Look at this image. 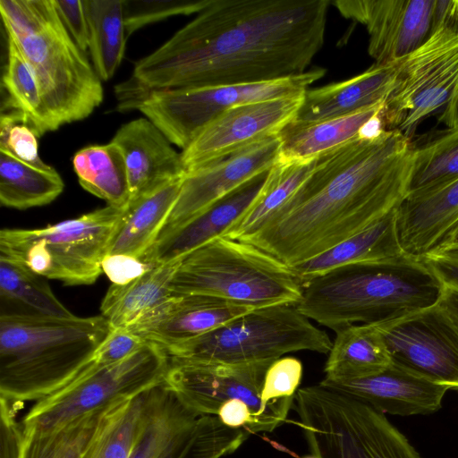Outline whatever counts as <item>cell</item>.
I'll return each instance as SVG.
<instances>
[{
    "instance_id": "6da1fadb",
    "label": "cell",
    "mask_w": 458,
    "mask_h": 458,
    "mask_svg": "<svg viewBox=\"0 0 458 458\" xmlns=\"http://www.w3.org/2000/svg\"><path fill=\"white\" fill-rule=\"evenodd\" d=\"M329 0H211L140 59L130 78L147 89L281 80L306 72L323 46Z\"/></svg>"
},
{
    "instance_id": "7a4b0ae2",
    "label": "cell",
    "mask_w": 458,
    "mask_h": 458,
    "mask_svg": "<svg viewBox=\"0 0 458 458\" xmlns=\"http://www.w3.org/2000/svg\"><path fill=\"white\" fill-rule=\"evenodd\" d=\"M412 162V141L399 130L358 138L318 157L292 197L241 241L288 266L311 259L396 209Z\"/></svg>"
},
{
    "instance_id": "3957f363",
    "label": "cell",
    "mask_w": 458,
    "mask_h": 458,
    "mask_svg": "<svg viewBox=\"0 0 458 458\" xmlns=\"http://www.w3.org/2000/svg\"><path fill=\"white\" fill-rule=\"evenodd\" d=\"M444 284L422 259L406 254L352 264L302 286L296 308L335 332L352 325L390 323L437 304Z\"/></svg>"
},
{
    "instance_id": "277c9868",
    "label": "cell",
    "mask_w": 458,
    "mask_h": 458,
    "mask_svg": "<svg viewBox=\"0 0 458 458\" xmlns=\"http://www.w3.org/2000/svg\"><path fill=\"white\" fill-rule=\"evenodd\" d=\"M112 330L102 315L2 312L0 398L16 406L63 388L92 366Z\"/></svg>"
},
{
    "instance_id": "5b68a950",
    "label": "cell",
    "mask_w": 458,
    "mask_h": 458,
    "mask_svg": "<svg viewBox=\"0 0 458 458\" xmlns=\"http://www.w3.org/2000/svg\"><path fill=\"white\" fill-rule=\"evenodd\" d=\"M7 33L31 65L54 130L90 115L102 82L63 24L54 0H0Z\"/></svg>"
},
{
    "instance_id": "8992f818",
    "label": "cell",
    "mask_w": 458,
    "mask_h": 458,
    "mask_svg": "<svg viewBox=\"0 0 458 458\" xmlns=\"http://www.w3.org/2000/svg\"><path fill=\"white\" fill-rule=\"evenodd\" d=\"M171 291L251 309L296 304L302 296V285L290 266L249 242L223 236L181 259Z\"/></svg>"
},
{
    "instance_id": "52a82bcc",
    "label": "cell",
    "mask_w": 458,
    "mask_h": 458,
    "mask_svg": "<svg viewBox=\"0 0 458 458\" xmlns=\"http://www.w3.org/2000/svg\"><path fill=\"white\" fill-rule=\"evenodd\" d=\"M326 71L314 68L272 81L201 88L147 89L131 80L115 86L117 109L138 110L172 144L186 148L225 111L244 104L303 94Z\"/></svg>"
},
{
    "instance_id": "ba28073f",
    "label": "cell",
    "mask_w": 458,
    "mask_h": 458,
    "mask_svg": "<svg viewBox=\"0 0 458 458\" xmlns=\"http://www.w3.org/2000/svg\"><path fill=\"white\" fill-rule=\"evenodd\" d=\"M293 403L318 458H421L384 413L347 394L318 384L298 389Z\"/></svg>"
},
{
    "instance_id": "9c48e42d",
    "label": "cell",
    "mask_w": 458,
    "mask_h": 458,
    "mask_svg": "<svg viewBox=\"0 0 458 458\" xmlns=\"http://www.w3.org/2000/svg\"><path fill=\"white\" fill-rule=\"evenodd\" d=\"M124 208L107 205L78 217L38 229L0 232V255L45 278L68 285L91 284L102 271Z\"/></svg>"
},
{
    "instance_id": "30bf717a",
    "label": "cell",
    "mask_w": 458,
    "mask_h": 458,
    "mask_svg": "<svg viewBox=\"0 0 458 458\" xmlns=\"http://www.w3.org/2000/svg\"><path fill=\"white\" fill-rule=\"evenodd\" d=\"M328 335L295 304L255 309L197 338L171 346L170 358L192 361L250 363L310 351L328 353Z\"/></svg>"
},
{
    "instance_id": "8fae6325",
    "label": "cell",
    "mask_w": 458,
    "mask_h": 458,
    "mask_svg": "<svg viewBox=\"0 0 458 458\" xmlns=\"http://www.w3.org/2000/svg\"><path fill=\"white\" fill-rule=\"evenodd\" d=\"M381 116L386 130H399L410 140L428 117L446 127L458 123V30L439 27L397 61Z\"/></svg>"
},
{
    "instance_id": "7c38bea8",
    "label": "cell",
    "mask_w": 458,
    "mask_h": 458,
    "mask_svg": "<svg viewBox=\"0 0 458 458\" xmlns=\"http://www.w3.org/2000/svg\"><path fill=\"white\" fill-rule=\"evenodd\" d=\"M166 351L147 342L127 359L109 366L95 362L71 383L42 398L21 420L24 431H50L85 414L134 397L164 382Z\"/></svg>"
},
{
    "instance_id": "4fadbf2b",
    "label": "cell",
    "mask_w": 458,
    "mask_h": 458,
    "mask_svg": "<svg viewBox=\"0 0 458 458\" xmlns=\"http://www.w3.org/2000/svg\"><path fill=\"white\" fill-rule=\"evenodd\" d=\"M275 360L224 363L170 358L164 383L199 415L217 416L225 403L242 401L252 412L256 433L272 432L286 421L294 400H261L266 372Z\"/></svg>"
},
{
    "instance_id": "5bb4252c",
    "label": "cell",
    "mask_w": 458,
    "mask_h": 458,
    "mask_svg": "<svg viewBox=\"0 0 458 458\" xmlns=\"http://www.w3.org/2000/svg\"><path fill=\"white\" fill-rule=\"evenodd\" d=\"M376 327L392 362L458 391V327L438 303Z\"/></svg>"
},
{
    "instance_id": "9a60e30c",
    "label": "cell",
    "mask_w": 458,
    "mask_h": 458,
    "mask_svg": "<svg viewBox=\"0 0 458 458\" xmlns=\"http://www.w3.org/2000/svg\"><path fill=\"white\" fill-rule=\"evenodd\" d=\"M304 93L240 105L225 111L181 152L185 172L277 136L296 119Z\"/></svg>"
},
{
    "instance_id": "2e32d148",
    "label": "cell",
    "mask_w": 458,
    "mask_h": 458,
    "mask_svg": "<svg viewBox=\"0 0 458 458\" xmlns=\"http://www.w3.org/2000/svg\"><path fill=\"white\" fill-rule=\"evenodd\" d=\"M332 4L344 17L366 27L368 52L377 64L403 59L432 34L435 0H336Z\"/></svg>"
},
{
    "instance_id": "e0dca14e",
    "label": "cell",
    "mask_w": 458,
    "mask_h": 458,
    "mask_svg": "<svg viewBox=\"0 0 458 458\" xmlns=\"http://www.w3.org/2000/svg\"><path fill=\"white\" fill-rule=\"evenodd\" d=\"M278 135L185 173L161 233L174 228L270 170L280 157Z\"/></svg>"
},
{
    "instance_id": "ac0fdd59",
    "label": "cell",
    "mask_w": 458,
    "mask_h": 458,
    "mask_svg": "<svg viewBox=\"0 0 458 458\" xmlns=\"http://www.w3.org/2000/svg\"><path fill=\"white\" fill-rule=\"evenodd\" d=\"M255 309L205 295H172L127 329L167 348L206 335Z\"/></svg>"
},
{
    "instance_id": "d6986e66",
    "label": "cell",
    "mask_w": 458,
    "mask_h": 458,
    "mask_svg": "<svg viewBox=\"0 0 458 458\" xmlns=\"http://www.w3.org/2000/svg\"><path fill=\"white\" fill-rule=\"evenodd\" d=\"M319 384L360 401L381 413L401 416L436 412L441 408L448 390L394 362L367 377L342 381L324 378Z\"/></svg>"
},
{
    "instance_id": "ffe728a7",
    "label": "cell",
    "mask_w": 458,
    "mask_h": 458,
    "mask_svg": "<svg viewBox=\"0 0 458 458\" xmlns=\"http://www.w3.org/2000/svg\"><path fill=\"white\" fill-rule=\"evenodd\" d=\"M267 173L242 185L185 223L161 233L140 259L150 265L181 259L207 242L223 236L257 198Z\"/></svg>"
},
{
    "instance_id": "44dd1931",
    "label": "cell",
    "mask_w": 458,
    "mask_h": 458,
    "mask_svg": "<svg viewBox=\"0 0 458 458\" xmlns=\"http://www.w3.org/2000/svg\"><path fill=\"white\" fill-rule=\"evenodd\" d=\"M111 141L118 146L125 160L130 200L186 173L181 153L146 117L123 124Z\"/></svg>"
},
{
    "instance_id": "7402d4cb",
    "label": "cell",
    "mask_w": 458,
    "mask_h": 458,
    "mask_svg": "<svg viewBox=\"0 0 458 458\" xmlns=\"http://www.w3.org/2000/svg\"><path fill=\"white\" fill-rule=\"evenodd\" d=\"M458 227V178L424 194L406 197L396 209L404 254L423 259L437 251Z\"/></svg>"
},
{
    "instance_id": "603a6c76",
    "label": "cell",
    "mask_w": 458,
    "mask_h": 458,
    "mask_svg": "<svg viewBox=\"0 0 458 458\" xmlns=\"http://www.w3.org/2000/svg\"><path fill=\"white\" fill-rule=\"evenodd\" d=\"M200 416L164 382L151 387L142 424L128 458H178Z\"/></svg>"
},
{
    "instance_id": "cb8c5ba5",
    "label": "cell",
    "mask_w": 458,
    "mask_h": 458,
    "mask_svg": "<svg viewBox=\"0 0 458 458\" xmlns=\"http://www.w3.org/2000/svg\"><path fill=\"white\" fill-rule=\"evenodd\" d=\"M397 62L375 64L349 80L307 89L294 121L310 123L350 115L384 103L391 92Z\"/></svg>"
},
{
    "instance_id": "d4e9b609",
    "label": "cell",
    "mask_w": 458,
    "mask_h": 458,
    "mask_svg": "<svg viewBox=\"0 0 458 458\" xmlns=\"http://www.w3.org/2000/svg\"><path fill=\"white\" fill-rule=\"evenodd\" d=\"M396 209L320 254L290 266L301 285L337 267L403 254L397 235Z\"/></svg>"
},
{
    "instance_id": "484cf974",
    "label": "cell",
    "mask_w": 458,
    "mask_h": 458,
    "mask_svg": "<svg viewBox=\"0 0 458 458\" xmlns=\"http://www.w3.org/2000/svg\"><path fill=\"white\" fill-rule=\"evenodd\" d=\"M183 176L129 201L107 254L140 259L147 252L158 238L176 203Z\"/></svg>"
},
{
    "instance_id": "4316f807",
    "label": "cell",
    "mask_w": 458,
    "mask_h": 458,
    "mask_svg": "<svg viewBox=\"0 0 458 458\" xmlns=\"http://www.w3.org/2000/svg\"><path fill=\"white\" fill-rule=\"evenodd\" d=\"M384 103L350 115L324 121H293L278 134L281 142L279 157L310 161L360 138L364 125L383 110Z\"/></svg>"
},
{
    "instance_id": "83f0119b",
    "label": "cell",
    "mask_w": 458,
    "mask_h": 458,
    "mask_svg": "<svg viewBox=\"0 0 458 458\" xmlns=\"http://www.w3.org/2000/svg\"><path fill=\"white\" fill-rule=\"evenodd\" d=\"M181 259L157 264L124 284H112L101 302V315L113 329L127 328L169 299Z\"/></svg>"
},
{
    "instance_id": "f1b7e54d",
    "label": "cell",
    "mask_w": 458,
    "mask_h": 458,
    "mask_svg": "<svg viewBox=\"0 0 458 458\" xmlns=\"http://www.w3.org/2000/svg\"><path fill=\"white\" fill-rule=\"evenodd\" d=\"M335 333L325 366L326 379L342 381L367 377L392 362L376 326L352 325Z\"/></svg>"
},
{
    "instance_id": "f546056e",
    "label": "cell",
    "mask_w": 458,
    "mask_h": 458,
    "mask_svg": "<svg viewBox=\"0 0 458 458\" xmlns=\"http://www.w3.org/2000/svg\"><path fill=\"white\" fill-rule=\"evenodd\" d=\"M317 159L300 161L279 157L268 171L257 198L223 237L243 240L256 233L308 178Z\"/></svg>"
},
{
    "instance_id": "4dcf8cb0",
    "label": "cell",
    "mask_w": 458,
    "mask_h": 458,
    "mask_svg": "<svg viewBox=\"0 0 458 458\" xmlns=\"http://www.w3.org/2000/svg\"><path fill=\"white\" fill-rule=\"evenodd\" d=\"M64 188L62 177L51 165H34L0 149L2 206L15 209L44 206L54 201Z\"/></svg>"
},
{
    "instance_id": "1f68e13d",
    "label": "cell",
    "mask_w": 458,
    "mask_h": 458,
    "mask_svg": "<svg viewBox=\"0 0 458 458\" xmlns=\"http://www.w3.org/2000/svg\"><path fill=\"white\" fill-rule=\"evenodd\" d=\"M72 166L81 186L108 205L125 208L130 188L124 157L114 142L78 150Z\"/></svg>"
},
{
    "instance_id": "d6a6232c",
    "label": "cell",
    "mask_w": 458,
    "mask_h": 458,
    "mask_svg": "<svg viewBox=\"0 0 458 458\" xmlns=\"http://www.w3.org/2000/svg\"><path fill=\"white\" fill-rule=\"evenodd\" d=\"M411 141L413 162L406 197L424 194L458 178V123Z\"/></svg>"
},
{
    "instance_id": "836d02e7",
    "label": "cell",
    "mask_w": 458,
    "mask_h": 458,
    "mask_svg": "<svg viewBox=\"0 0 458 458\" xmlns=\"http://www.w3.org/2000/svg\"><path fill=\"white\" fill-rule=\"evenodd\" d=\"M89 50L101 81H109L120 66L128 38L123 0H84Z\"/></svg>"
},
{
    "instance_id": "e575fe53",
    "label": "cell",
    "mask_w": 458,
    "mask_h": 458,
    "mask_svg": "<svg viewBox=\"0 0 458 458\" xmlns=\"http://www.w3.org/2000/svg\"><path fill=\"white\" fill-rule=\"evenodd\" d=\"M6 64L2 87L6 91V110L18 111L42 136L55 131L46 111L37 76L16 43L7 37Z\"/></svg>"
},
{
    "instance_id": "d590c367",
    "label": "cell",
    "mask_w": 458,
    "mask_h": 458,
    "mask_svg": "<svg viewBox=\"0 0 458 458\" xmlns=\"http://www.w3.org/2000/svg\"><path fill=\"white\" fill-rule=\"evenodd\" d=\"M148 391L107 409L81 458L129 457L142 424Z\"/></svg>"
},
{
    "instance_id": "8d00e7d4",
    "label": "cell",
    "mask_w": 458,
    "mask_h": 458,
    "mask_svg": "<svg viewBox=\"0 0 458 458\" xmlns=\"http://www.w3.org/2000/svg\"><path fill=\"white\" fill-rule=\"evenodd\" d=\"M0 296L21 304L30 313L54 317L73 314L57 299L46 278L23 264L0 255Z\"/></svg>"
},
{
    "instance_id": "74e56055",
    "label": "cell",
    "mask_w": 458,
    "mask_h": 458,
    "mask_svg": "<svg viewBox=\"0 0 458 458\" xmlns=\"http://www.w3.org/2000/svg\"><path fill=\"white\" fill-rule=\"evenodd\" d=\"M109 407L81 416L50 431L23 430L21 458H81Z\"/></svg>"
},
{
    "instance_id": "f35d334b",
    "label": "cell",
    "mask_w": 458,
    "mask_h": 458,
    "mask_svg": "<svg viewBox=\"0 0 458 458\" xmlns=\"http://www.w3.org/2000/svg\"><path fill=\"white\" fill-rule=\"evenodd\" d=\"M248 433L223 424L217 416L202 415L178 458H222L234 453L248 438Z\"/></svg>"
},
{
    "instance_id": "ab89813d",
    "label": "cell",
    "mask_w": 458,
    "mask_h": 458,
    "mask_svg": "<svg viewBox=\"0 0 458 458\" xmlns=\"http://www.w3.org/2000/svg\"><path fill=\"white\" fill-rule=\"evenodd\" d=\"M211 0H123L128 37L142 27L171 16L204 10Z\"/></svg>"
},
{
    "instance_id": "60d3db41",
    "label": "cell",
    "mask_w": 458,
    "mask_h": 458,
    "mask_svg": "<svg viewBox=\"0 0 458 458\" xmlns=\"http://www.w3.org/2000/svg\"><path fill=\"white\" fill-rule=\"evenodd\" d=\"M38 134L18 111L6 110L0 119V149L12 153L17 158L38 166L46 164L38 154Z\"/></svg>"
},
{
    "instance_id": "b9f144b4",
    "label": "cell",
    "mask_w": 458,
    "mask_h": 458,
    "mask_svg": "<svg viewBox=\"0 0 458 458\" xmlns=\"http://www.w3.org/2000/svg\"><path fill=\"white\" fill-rule=\"evenodd\" d=\"M302 377V364L294 357L276 360L267 369L261 391V400L270 403L276 400L294 397Z\"/></svg>"
},
{
    "instance_id": "7bdbcfd3",
    "label": "cell",
    "mask_w": 458,
    "mask_h": 458,
    "mask_svg": "<svg viewBox=\"0 0 458 458\" xmlns=\"http://www.w3.org/2000/svg\"><path fill=\"white\" fill-rule=\"evenodd\" d=\"M147 342L127 328L113 329L97 352L95 363L109 366L127 359Z\"/></svg>"
},
{
    "instance_id": "ee69618b",
    "label": "cell",
    "mask_w": 458,
    "mask_h": 458,
    "mask_svg": "<svg viewBox=\"0 0 458 458\" xmlns=\"http://www.w3.org/2000/svg\"><path fill=\"white\" fill-rule=\"evenodd\" d=\"M56 12L76 45L89 49V31L84 0H54Z\"/></svg>"
},
{
    "instance_id": "f6af8a7d",
    "label": "cell",
    "mask_w": 458,
    "mask_h": 458,
    "mask_svg": "<svg viewBox=\"0 0 458 458\" xmlns=\"http://www.w3.org/2000/svg\"><path fill=\"white\" fill-rule=\"evenodd\" d=\"M0 458H21L24 431L15 417V405L0 398Z\"/></svg>"
},
{
    "instance_id": "bcb514c9",
    "label": "cell",
    "mask_w": 458,
    "mask_h": 458,
    "mask_svg": "<svg viewBox=\"0 0 458 458\" xmlns=\"http://www.w3.org/2000/svg\"><path fill=\"white\" fill-rule=\"evenodd\" d=\"M154 265L124 254H106L102 261V271L114 284H124L144 274Z\"/></svg>"
},
{
    "instance_id": "7dc6e473",
    "label": "cell",
    "mask_w": 458,
    "mask_h": 458,
    "mask_svg": "<svg viewBox=\"0 0 458 458\" xmlns=\"http://www.w3.org/2000/svg\"><path fill=\"white\" fill-rule=\"evenodd\" d=\"M422 259L444 285L458 290V253L437 252Z\"/></svg>"
},
{
    "instance_id": "c3c4849f",
    "label": "cell",
    "mask_w": 458,
    "mask_h": 458,
    "mask_svg": "<svg viewBox=\"0 0 458 458\" xmlns=\"http://www.w3.org/2000/svg\"><path fill=\"white\" fill-rule=\"evenodd\" d=\"M439 27L458 30V0H435L432 32Z\"/></svg>"
},
{
    "instance_id": "681fc988",
    "label": "cell",
    "mask_w": 458,
    "mask_h": 458,
    "mask_svg": "<svg viewBox=\"0 0 458 458\" xmlns=\"http://www.w3.org/2000/svg\"><path fill=\"white\" fill-rule=\"evenodd\" d=\"M438 304L458 327V290L444 285Z\"/></svg>"
},
{
    "instance_id": "f907efd6",
    "label": "cell",
    "mask_w": 458,
    "mask_h": 458,
    "mask_svg": "<svg viewBox=\"0 0 458 458\" xmlns=\"http://www.w3.org/2000/svg\"><path fill=\"white\" fill-rule=\"evenodd\" d=\"M437 252L458 253V227Z\"/></svg>"
},
{
    "instance_id": "816d5d0a",
    "label": "cell",
    "mask_w": 458,
    "mask_h": 458,
    "mask_svg": "<svg viewBox=\"0 0 458 458\" xmlns=\"http://www.w3.org/2000/svg\"><path fill=\"white\" fill-rule=\"evenodd\" d=\"M301 458H318L317 456L313 455V454H309V455H304L303 457Z\"/></svg>"
}]
</instances>
